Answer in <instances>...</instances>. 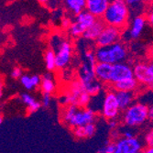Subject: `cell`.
<instances>
[{"label": "cell", "instance_id": "b9f144b4", "mask_svg": "<svg viewBox=\"0 0 153 153\" xmlns=\"http://www.w3.org/2000/svg\"><path fill=\"white\" fill-rule=\"evenodd\" d=\"M138 153H141V152H138Z\"/></svg>", "mask_w": 153, "mask_h": 153}, {"label": "cell", "instance_id": "8d00e7d4", "mask_svg": "<svg viewBox=\"0 0 153 153\" xmlns=\"http://www.w3.org/2000/svg\"><path fill=\"white\" fill-rule=\"evenodd\" d=\"M38 2H39L40 4H47L48 2H50L51 0H37Z\"/></svg>", "mask_w": 153, "mask_h": 153}, {"label": "cell", "instance_id": "277c9868", "mask_svg": "<svg viewBox=\"0 0 153 153\" xmlns=\"http://www.w3.org/2000/svg\"><path fill=\"white\" fill-rule=\"evenodd\" d=\"M94 53L97 62L109 64L125 62L128 57V50L126 46L120 42L108 47H97Z\"/></svg>", "mask_w": 153, "mask_h": 153}, {"label": "cell", "instance_id": "ac0fdd59", "mask_svg": "<svg viewBox=\"0 0 153 153\" xmlns=\"http://www.w3.org/2000/svg\"><path fill=\"white\" fill-rule=\"evenodd\" d=\"M138 85V82L133 77L130 79H127L118 82L114 83L113 88L115 89V91H125V92H133Z\"/></svg>", "mask_w": 153, "mask_h": 153}, {"label": "cell", "instance_id": "30bf717a", "mask_svg": "<svg viewBox=\"0 0 153 153\" xmlns=\"http://www.w3.org/2000/svg\"><path fill=\"white\" fill-rule=\"evenodd\" d=\"M116 146L115 153H138L141 150V143L136 137L119 138Z\"/></svg>", "mask_w": 153, "mask_h": 153}, {"label": "cell", "instance_id": "ab89813d", "mask_svg": "<svg viewBox=\"0 0 153 153\" xmlns=\"http://www.w3.org/2000/svg\"><path fill=\"white\" fill-rule=\"evenodd\" d=\"M2 122H3V117H1V118H0V123H1V124H2Z\"/></svg>", "mask_w": 153, "mask_h": 153}, {"label": "cell", "instance_id": "ba28073f", "mask_svg": "<svg viewBox=\"0 0 153 153\" xmlns=\"http://www.w3.org/2000/svg\"><path fill=\"white\" fill-rule=\"evenodd\" d=\"M134 77V71L133 68L126 62H119L113 64L112 68V75H111V82L110 83H114L130 79Z\"/></svg>", "mask_w": 153, "mask_h": 153}, {"label": "cell", "instance_id": "2e32d148", "mask_svg": "<svg viewBox=\"0 0 153 153\" xmlns=\"http://www.w3.org/2000/svg\"><path fill=\"white\" fill-rule=\"evenodd\" d=\"M21 85L27 90L31 91L37 88L41 83V78L39 75H27L23 74L20 78Z\"/></svg>", "mask_w": 153, "mask_h": 153}, {"label": "cell", "instance_id": "52a82bcc", "mask_svg": "<svg viewBox=\"0 0 153 153\" xmlns=\"http://www.w3.org/2000/svg\"><path fill=\"white\" fill-rule=\"evenodd\" d=\"M121 34H122V30H120L117 27L105 26L101 35L95 40V44L97 47L111 46L115 43L119 42Z\"/></svg>", "mask_w": 153, "mask_h": 153}, {"label": "cell", "instance_id": "8992f818", "mask_svg": "<svg viewBox=\"0 0 153 153\" xmlns=\"http://www.w3.org/2000/svg\"><path fill=\"white\" fill-rule=\"evenodd\" d=\"M119 104L116 95V92H109L106 94L102 107V115L105 118L111 120L116 119L119 114Z\"/></svg>", "mask_w": 153, "mask_h": 153}, {"label": "cell", "instance_id": "74e56055", "mask_svg": "<svg viewBox=\"0 0 153 153\" xmlns=\"http://www.w3.org/2000/svg\"><path fill=\"white\" fill-rule=\"evenodd\" d=\"M149 64V68H150V70L152 72V74H153V62H150Z\"/></svg>", "mask_w": 153, "mask_h": 153}, {"label": "cell", "instance_id": "d6a6232c", "mask_svg": "<svg viewBox=\"0 0 153 153\" xmlns=\"http://www.w3.org/2000/svg\"><path fill=\"white\" fill-rule=\"evenodd\" d=\"M112 137L114 138V140H118V138H119V133L117 130L116 129H113L112 130Z\"/></svg>", "mask_w": 153, "mask_h": 153}, {"label": "cell", "instance_id": "ffe728a7", "mask_svg": "<svg viewBox=\"0 0 153 153\" xmlns=\"http://www.w3.org/2000/svg\"><path fill=\"white\" fill-rule=\"evenodd\" d=\"M74 20L79 22L80 24H82L83 27H85L88 30L89 27L97 20V19L85 9L82 12H81L80 14H78V15H76Z\"/></svg>", "mask_w": 153, "mask_h": 153}, {"label": "cell", "instance_id": "836d02e7", "mask_svg": "<svg viewBox=\"0 0 153 153\" xmlns=\"http://www.w3.org/2000/svg\"><path fill=\"white\" fill-rule=\"evenodd\" d=\"M141 153H153V147H148L141 151Z\"/></svg>", "mask_w": 153, "mask_h": 153}, {"label": "cell", "instance_id": "60d3db41", "mask_svg": "<svg viewBox=\"0 0 153 153\" xmlns=\"http://www.w3.org/2000/svg\"><path fill=\"white\" fill-rule=\"evenodd\" d=\"M151 3H152V4H153V0H152V1H151Z\"/></svg>", "mask_w": 153, "mask_h": 153}, {"label": "cell", "instance_id": "9c48e42d", "mask_svg": "<svg viewBox=\"0 0 153 153\" xmlns=\"http://www.w3.org/2000/svg\"><path fill=\"white\" fill-rule=\"evenodd\" d=\"M134 78L138 83L147 85L148 87L153 82V74L149 68V64L146 62H138L133 67Z\"/></svg>", "mask_w": 153, "mask_h": 153}, {"label": "cell", "instance_id": "f1b7e54d", "mask_svg": "<svg viewBox=\"0 0 153 153\" xmlns=\"http://www.w3.org/2000/svg\"><path fill=\"white\" fill-rule=\"evenodd\" d=\"M145 141L148 147H153V129L146 135Z\"/></svg>", "mask_w": 153, "mask_h": 153}, {"label": "cell", "instance_id": "6da1fadb", "mask_svg": "<svg viewBox=\"0 0 153 153\" xmlns=\"http://www.w3.org/2000/svg\"><path fill=\"white\" fill-rule=\"evenodd\" d=\"M130 8L125 0H112L102 19L106 26L123 30L128 26Z\"/></svg>", "mask_w": 153, "mask_h": 153}, {"label": "cell", "instance_id": "7a4b0ae2", "mask_svg": "<svg viewBox=\"0 0 153 153\" xmlns=\"http://www.w3.org/2000/svg\"><path fill=\"white\" fill-rule=\"evenodd\" d=\"M62 118L66 124L74 128L94 123L95 114L90 108H82L75 105H69L64 109Z\"/></svg>", "mask_w": 153, "mask_h": 153}, {"label": "cell", "instance_id": "7402d4cb", "mask_svg": "<svg viewBox=\"0 0 153 153\" xmlns=\"http://www.w3.org/2000/svg\"><path fill=\"white\" fill-rule=\"evenodd\" d=\"M40 88L43 93L46 94H52L55 91V82L53 81V77L51 74H46L42 78H41V83H40Z\"/></svg>", "mask_w": 153, "mask_h": 153}, {"label": "cell", "instance_id": "9a60e30c", "mask_svg": "<svg viewBox=\"0 0 153 153\" xmlns=\"http://www.w3.org/2000/svg\"><path fill=\"white\" fill-rule=\"evenodd\" d=\"M95 131H96V128L94 123H91L86 125V126L74 128L73 133L77 138H85V137H93L95 134Z\"/></svg>", "mask_w": 153, "mask_h": 153}, {"label": "cell", "instance_id": "4316f807", "mask_svg": "<svg viewBox=\"0 0 153 153\" xmlns=\"http://www.w3.org/2000/svg\"><path fill=\"white\" fill-rule=\"evenodd\" d=\"M125 2L128 4L129 8H136V7H137V6H140V5L144 4L141 0H125Z\"/></svg>", "mask_w": 153, "mask_h": 153}, {"label": "cell", "instance_id": "cb8c5ba5", "mask_svg": "<svg viewBox=\"0 0 153 153\" xmlns=\"http://www.w3.org/2000/svg\"><path fill=\"white\" fill-rule=\"evenodd\" d=\"M146 19H147V21L148 23L149 24V26L152 27L153 30V4L149 6V7L147 9L146 11Z\"/></svg>", "mask_w": 153, "mask_h": 153}, {"label": "cell", "instance_id": "e0dca14e", "mask_svg": "<svg viewBox=\"0 0 153 153\" xmlns=\"http://www.w3.org/2000/svg\"><path fill=\"white\" fill-rule=\"evenodd\" d=\"M64 4L66 8L75 16L86 8V0H64Z\"/></svg>", "mask_w": 153, "mask_h": 153}, {"label": "cell", "instance_id": "4fadbf2b", "mask_svg": "<svg viewBox=\"0 0 153 153\" xmlns=\"http://www.w3.org/2000/svg\"><path fill=\"white\" fill-rule=\"evenodd\" d=\"M112 68L113 64L97 62L94 67V74L96 78L101 82H110L111 75H112Z\"/></svg>", "mask_w": 153, "mask_h": 153}, {"label": "cell", "instance_id": "5b68a950", "mask_svg": "<svg viewBox=\"0 0 153 153\" xmlns=\"http://www.w3.org/2000/svg\"><path fill=\"white\" fill-rule=\"evenodd\" d=\"M149 107L141 103L131 105L125 111L124 123L128 127L140 126L149 118Z\"/></svg>", "mask_w": 153, "mask_h": 153}, {"label": "cell", "instance_id": "44dd1931", "mask_svg": "<svg viewBox=\"0 0 153 153\" xmlns=\"http://www.w3.org/2000/svg\"><path fill=\"white\" fill-rule=\"evenodd\" d=\"M21 98V102L27 107V110H29L30 113H35L40 108V103L38 102L34 97H32L30 94L24 93L21 94L20 96Z\"/></svg>", "mask_w": 153, "mask_h": 153}, {"label": "cell", "instance_id": "4dcf8cb0", "mask_svg": "<svg viewBox=\"0 0 153 153\" xmlns=\"http://www.w3.org/2000/svg\"><path fill=\"white\" fill-rule=\"evenodd\" d=\"M148 57L150 62H153V45L150 46V48L148 51Z\"/></svg>", "mask_w": 153, "mask_h": 153}, {"label": "cell", "instance_id": "7bdbcfd3", "mask_svg": "<svg viewBox=\"0 0 153 153\" xmlns=\"http://www.w3.org/2000/svg\"><path fill=\"white\" fill-rule=\"evenodd\" d=\"M111 1H112V0H111Z\"/></svg>", "mask_w": 153, "mask_h": 153}, {"label": "cell", "instance_id": "f546056e", "mask_svg": "<svg viewBox=\"0 0 153 153\" xmlns=\"http://www.w3.org/2000/svg\"><path fill=\"white\" fill-rule=\"evenodd\" d=\"M117 121L116 119H111L108 121V127L110 129H112V130L115 129L117 128Z\"/></svg>", "mask_w": 153, "mask_h": 153}, {"label": "cell", "instance_id": "7c38bea8", "mask_svg": "<svg viewBox=\"0 0 153 153\" xmlns=\"http://www.w3.org/2000/svg\"><path fill=\"white\" fill-rule=\"evenodd\" d=\"M147 22L148 21H147L146 17L142 15L134 17L129 25V29L128 31V38L130 39H137L140 38L145 29Z\"/></svg>", "mask_w": 153, "mask_h": 153}, {"label": "cell", "instance_id": "d6986e66", "mask_svg": "<svg viewBox=\"0 0 153 153\" xmlns=\"http://www.w3.org/2000/svg\"><path fill=\"white\" fill-rule=\"evenodd\" d=\"M116 95L119 104L120 109H128L133 101V93L125 91H116Z\"/></svg>", "mask_w": 153, "mask_h": 153}, {"label": "cell", "instance_id": "484cf974", "mask_svg": "<svg viewBox=\"0 0 153 153\" xmlns=\"http://www.w3.org/2000/svg\"><path fill=\"white\" fill-rule=\"evenodd\" d=\"M10 75H11V77L13 79H20L21 76L23 75L22 74V70L19 67H15L11 71V74Z\"/></svg>", "mask_w": 153, "mask_h": 153}, {"label": "cell", "instance_id": "d590c367", "mask_svg": "<svg viewBox=\"0 0 153 153\" xmlns=\"http://www.w3.org/2000/svg\"><path fill=\"white\" fill-rule=\"evenodd\" d=\"M96 153H106V151H105V147H102V148H100L98 150L96 151Z\"/></svg>", "mask_w": 153, "mask_h": 153}, {"label": "cell", "instance_id": "5bb4252c", "mask_svg": "<svg viewBox=\"0 0 153 153\" xmlns=\"http://www.w3.org/2000/svg\"><path fill=\"white\" fill-rule=\"evenodd\" d=\"M105 26L106 25L105 24L102 19H97V20L85 32V34L82 36V39L89 40V41H93V40L95 41L101 35Z\"/></svg>", "mask_w": 153, "mask_h": 153}, {"label": "cell", "instance_id": "8fae6325", "mask_svg": "<svg viewBox=\"0 0 153 153\" xmlns=\"http://www.w3.org/2000/svg\"><path fill=\"white\" fill-rule=\"evenodd\" d=\"M111 0H86V10L96 19H102Z\"/></svg>", "mask_w": 153, "mask_h": 153}, {"label": "cell", "instance_id": "e575fe53", "mask_svg": "<svg viewBox=\"0 0 153 153\" xmlns=\"http://www.w3.org/2000/svg\"><path fill=\"white\" fill-rule=\"evenodd\" d=\"M149 118L153 119V105L149 107Z\"/></svg>", "mask_w": 153, "mask_h": 153}, {"label": "cell", "instance_id": "1f68e13d", "mask_svg": "<svg viewBox=\"0 0 153 153\" xmlns=\"http://www.w3.org/2000/svg\"><path fill=\"white\" fill-rule=\"evenodd\" d=\"M123 137H125V138H133L135 137H134V134L132 132H130V131H125L124 134H123Z\"/></svg>", "mask_w": 153, "mask_h": 153}, {"label": "cell", "instance_id": "83f0119b", "mask_svg": "<svg viewBox=\"0 0 153 153\" xmlns=\"http://www.w3.org/2000/svg\"><path fill=\"white\" fill-rule=\"evenodd\" d=\"M51 94L43 93V95H42V105L44 107H49L50 104H51Z\"/></svg>", "mask_w": 153, "mask_h": 153}, {"label": "cell", "instance_id": "3957f363", "mask_svg": "<svg viewBox=\"0 0 153 153\" xmlns=\"http://www.w3.org/2000/svg\"><path fill=\"white\" fill-rule=\"evenodd\" d=\"M50 45L51 49H52L56 53V67L58 69L66 68L72 59V43L62 35L54 34L51 38Z\"/></svg>", "mask_w": 153, "mask_h": 153}, {"label": "cell", "instance_id": "f35d334b", "mask_svg": "<svg viewBox=\"0 0 153 153\" xmlns=\"http://www.w3.org/2000/svg\"><path fill=\"white\" fill-rule=\"evenodd\" d=\"M141 1L145 4V3H150L152 0H141Z\"/></svg>", "mask_w": 153, "mask_h": 153}, {"label": "cell", "instance_id": "d4e9b609", "mask_svg": "<svg viewBox=\"0 0 153 153\" xmlns=\"http://www.w3.org/2000/svg\"><path fill=\"white\" fill-rule=\"evenodd\" d=\"M105 149V151L106 153H115L116 151V142H113V141H106L105 142V145L104 146Z\"/></svg>", "mask_w": 153, "mask_h": 153}, {"label": "cell", "instance_id": "603a6c76", "mask_svg": "<svg viewBox=\"0 0 153 153\" xmlns=\"http://www.w3.org/2000/svg\"><path fill=\"white\" fill-rule=\"evenodd\" d=\"M44 60L47 70L50 72L54 71L56 69V53L52 49H48L44 55Z\"/></svg>", "mask_w": 153, "mask_h": 153}]
</instances>
